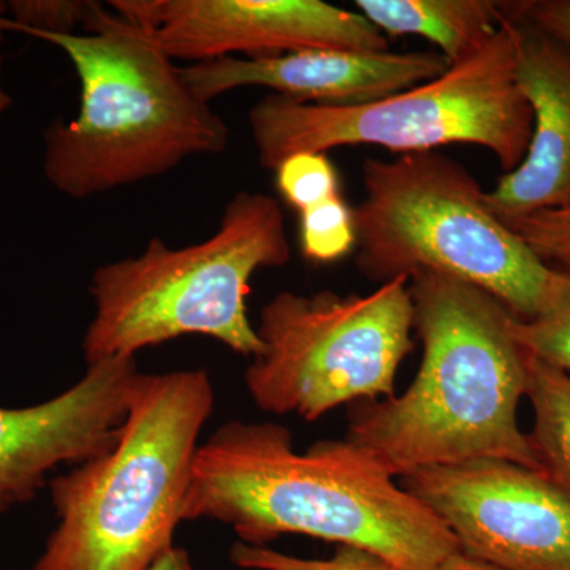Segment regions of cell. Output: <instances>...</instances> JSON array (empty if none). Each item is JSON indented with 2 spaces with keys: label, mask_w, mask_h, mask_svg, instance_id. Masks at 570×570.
<instances>
[{
  "label": "cell",
  "mask_w": 570,
  "mask_h": 570,
  "mask_svg": "<svg viewBox=\"0 0 570 570\" xmlns=\"http://www.w3.org/2000/svg\"><path fill=\"white\" fill-rule=\"evenodd\" d=\"M423 358L406 392L352 404L347 438L393 478L422 468L497 459L540 471L520 430L528 354L513 314L482 288L438 273L409 279Z\"/></svg>",
  "instance_id": "obj_2"
},
{
  "label": "cell",
  "mask_w": 570,
  "mask_h": 570,
  "mask_svg": "<svg viewBox=\"0 0 570 570\" xmlns=\"http://www.w3.org/2000/svg\"><path fill=\"white\" fill-rule=\"evenodd\" d=\"M355 10L385 36H417L436 45L450 66L485 47L502 18L493 0H355Z\"/></svg>",
  "instance_id": "obj_14"
},
{
  "label": "cell",
  "mask_w": 570,
  "mask_h": 570,
  "mask_svg": "<svg viewBox=\"0 0 570 570\" xmlns=\"http://www.w3.org/2000/svg\"><path fill=\"white\" fill-rule=\"evenodd\" d=\"M230 560L247 570H397L370 551L346 546H337L330 560H306L268 547L236 542L230 550Z\"/></svg>",
  "instance_id": "obj_19"
},
{
  "label": "cell",
  "mask_w": 570,
  "mask_h": 570,
  "mask_svg": "<svg viewBox=\"0 0 570 570\" xmlns=\"http://www.w3.org/2000/svg\"><path fill=\"white\" fill-rule=\"evenodd\" d=\"M515 22L504 13L494 36L466 61L384 99L314 105L268 94L249 111L258 160L275 171L296 153L379 146L414 154L461 142L489 149L510 174L527 156L532 134V111L515 81Z\"/></svg>",
  "instance_id": "obj_7"
},
{
  "label": "cell",
  "mask_w": 570,
  "mask_h": 570,
  "mask_svg": "<svg viewBox=\"0 0 570 570\" xmlns=\"http://www.w3.org/2000/svg\"><path fill=\"white\" fill-rule=\"evenodd\" d=\"M504 13L515 22V81L532 111L527 156L485 193L508 223L570 205V47Z\"/></svg>",
  "instance_id": "obj_13"
},
{
  "label": "cell",
  "mask_w": 570,
  "mask_h": 570,
  "mask_svg": "<svg viewBox=\"0 0 570 570\" xmlns=\"http://www.w3.org/2000/svg\"><path fill=\"white\" fill-rule=\"evenodd\" d=\"M108 6L148 29L175 61L390 51L389 36L358 11L322 0H112Z\"/></svg>",
  "instance_id": "obj_10"
},
{
  "label": "cell",
  "mask_w": 570,
  "mask_h": 570,
  "mask_svg": "<svg viewBox=\"0 0 570 570\" xmlns=\"http://www.w3.org/2000/svg\"><path fill=\"white\" fill-rule=\"evenodd\" d=\"M400 485L469 558L502 570H570V501L538 471L480 459L417 469Z\"/></svg>",
  "instance_id": "obj_9"
},
{
  "label": "cell",
  "mask_w": 570,
  "mask_h": 570,
  "mask_svg": "<svg viewBox=\"0 0 570 570\" xmlns=\"http://www.w3.org/2000/svg\"><path fill=\"white\" fill-rule=\"evenodd\" d=\"M291 257L279 202L262 193L235 194L219 228L204 242L171 247L156 236L140 255L92 273L94 316L81 344L86 363L135 356L189 335L254 358L262 341L247 314L250 279Z\"/></svg>",
  "instance_id": "obj_5"
},
{
  "label": "cell",
  "mask_w": 570,
  "mask_h": 570,
  "mask_svg": "<svg viewBox=\"0 0 570 570\" xmlns=\"http://www.w3.org/2000/svg\"><path fill=\"white\" fill-rule=\"evenodd\" d=\"M7 18V3L0 2V24Z\"/></svg>",
  "instance_id": "obj_26"
},
{
  "label": "cell",
  "mask_w": 570,
  "mask_h": 570,
  "mask_svg": "<svg viewBox=\"0 0 570 570\" xmlns=\"http://www.w3.org/2000/svg\"><path fill=\"white\" fill-rule=\"evenodd\" d=\"M149 570H195V568L189 551L175 546L160 554Z\"/></svg>",
  "instance_id": "obj_23"
},
{
  "label": "cell",
  "mask_w": 570,
  "mask_h": 570,
  "mask_svg": "<svg viewBox=\"0 0 570 570\" xmlns=\"http://www.w3.org/2000/svg\"><path fill=\"white\" fill-rule=\"evenodd\" d=\"M214 404L205 370L138 374L112 448L48 483L58 524L32 570H149L175 547Z\"/></svg>",
  "instance_id": "obj_4"
},
{
  "label": "cell",
  "mask_w": 570,
  "mask_h": 570,
  "mask_svg": "<svg viewBox=\"0 0 570 570\" xmlns=\"http://www.w3.org/2000/svg\"><path fill=\"white\" fill-rule=\"evenodd\" d=\"M553 266L557 279L542 313L530 321L513 316L510 332L528 355L570 373V265Z\"/></svg>",
  "instance_id": "obj_16"
},
{
  "label": "cell",
  "mask_w": 570,
  "mask_h": 570,
  "mask_svg": "<svg viewBox=\"0 0 570 570\" xmlns=\"http://www.w3.org/2000/svg\"><path fill=\"white\" fill-rule=\"evenodd\" d=\"M528 390L540 471L570 501V373L528 355Z\"/></svg>",
  "instance_id": "obj_15"
},
{
  "label": "cell",
  "mask_w": 570,
  "mask_h": 570,
  "mask_svg": "<svg viewBox=\"0 0 570 570\" xmlns=\"http://www.w3.org/2000/svg\"><path fill=\"white\" fill-rule=\"evenodd\" d=\"M138 374L135 356H116L88 365L77 384L51 400L0 406V515L32 501L55 469L112 448Z\"/></svg>",
  "instance_id": "obj_11"
},
{
  "label": "cell",
  "mask_w": 570,
  "mask_h": 570,
  "mask_svg": "<svg viewBox=\"0 0 570 570\" xmlns=\"http://www.w3.org/2000/svg\"><path fill=\"white\" fill-rule=\"evenodd\" d=\"M10 104L11 99L9 94H7L6 91H3L2 88H0V116H2L3 111L9 110Z\"/></svg>",
  "instance_id": "obj_25"
},
{
  "label": "cell",
  "mask_w": 570,
  "mask_h": 570,
  "mask_svg": "<svg viewBox=\"0 0 570 570\" xmlns=\"http://www.w3.org/2000/svg\"><path fill=\"white\" fill-rule=\"evenodd\" d=\"M275 174L281 197L298 214L341 195L340 176L326 153L292 154Z\"/></svg>",
  "instance_id": "obj_18"
},
{
  "label": "cell",
  "mask_w": 570,
  "mask_h": 570,
  "mask_svg": "<svg viewBox=\"0 0 570 570\" xmlns=\"http://www.w3.org/2000/svg\"><path fill=\"white\" fill-rule=\"evenodd\" d=\"M449 67L438 51L303 50L190 63L183 73L208 104L234 89L258 86L299 104L360 105L434 80Z\"/></svg>",
  "instance_id": "obj_12"
},
{
  "label": "cell",
  "mask_w": 570,
  "mask_h": 570,
  "mask_svg": "<svg viewBox=\"0 0 570 570\" xmlns=\"http://www.w3.org/2000/svg\"><path fill=\"white\" fill-rule=\"evenodd\" d=\"M228 524L239 542L284 534L370 551L397 570H439L459 542L366 450L324 439L305 452L275 422H228L202 442L183 521Z\"/></svg>",
  "instance_id": "obj_1"
},
{
  "label": "cell",
  "mask_w": 570,
  "mask_h": 570,
  "mask_svg": "<svg viewBox=\"0 0 570 570\" xmlns=\"http://www.w3.org/2000/svg\"><path fill=\"white\" fill-rule=\"evenodd\" d=\"M504 7L510 17L570 47V0H517L504 2Z\"/></svg>",
  "instance_id": "obj_22"
},
{
  "label": "cell",
  "mask_w": 570,
  "mask_h": 570,
  "mask_svg": "<svg viewBox=\"0 0 570 570\" xmlns=\"http://www.w3.org/2000/svg\"><path fill=\"white\" fill-rule=\"evenodd\" d=\"M439 570H502L494 568V566L487 564V562L474 560L466 554L456 553L442 564Z\"/></svg>",
  "instance_id": "obj_24"
},
{
  "label": "cell",
  "mask_w": 570,
  "mask_h": 570,
  "mask_svg": "<svg viewBox=\"0 0 570 570\" xmlns=\"http://www.w3.org/2000/svg\"><path fill=\"white\" fill-rule=\"evenodd\" d=\"M262 352L246 367L262 411L314 422L343 404L395 395L411 354L414 305L406 277L367 295L281 292L261 311Z\"/></svg>",
  "instance_id": "obj_8"
},
{
  "label": "cell",
  "mask_w": 570,
  "mask_h": 570,
  "mask_svg": "<svg viewBox=\"0 0 570 570\" xmlns=\"http://www.w3.org/2000/svg\"><path fill=\"white\" fill-rule=\"evenodd\" d=\"M66 52L80 78L78 115L45 132L43 171L59 193L89 198L227 149L230 130L154 39L92 2L82 32L31 33Z\"/></svg>",
  "instance_id": "obj_3"
},
{
  "label": "cell",
  "mask_w": 570,
  "mask_h": 570,
  "mask_svg": "<svg viewBox=\"0 0 570 570\" xmlns=\"http://www.w3.org/2000/svg\"><path fill=\"white\" fill-rule=\"evenodd\" d=\"M91 0H13L7 3L10 18L0 31L26 33H77L91 11Z\"/></svg>",
  "instance_id": "obj_20"
},
{
  "label": "cell",
  "mask_w": 570,
  "mask_h": 570,
  "mask_svg": "<svg viewBox=\"0 0 570 570\" xmlns=\"http://www.w3.org/2000/svg\"><path fill=\"white\" fill-rule=\"evenodd\" d=\"M0 71H2V55H0Z\"/></svg>",
  "instance_id": "obj_27"
},
{
  "label": "cell",
  "mask_w": 570,
  "mask_h": 570,
  "mask_svg": "<svg viewBox=\"0 0 570 570\" xmlns=\"http://www.w3.org/2000/svg\"><path fill=\"white\" fill-rule=\"evenodd\" d=\"M549 265H570V205L505 223Z\"/></svg>",
  "instance_id": "obj_21"
},
{
  "label": "cell",
  "mask_w": 570,
  "mask_h": 570,
  "mask_svg": "<svg viewBox=\"0 0 570 570\" xmlns=\"http://www.w3.org/2000/svg\"><path fill=\"white\" fill-rule=\"evenodd\" d=\"M354 224L356 268L374 283L423 272L455 277L521 321L539 316L553 291L557 268L491 212L478 179L444 154L367 159Z\"/></svg>",
  "instance_id": "obj_6"
},
{
  "label": "cell",
  "mask_w": 570,
  "mask_h": 570,
  "mask_svg": "<svg viewBox=\"0 0 570 570\" xmlns=\"http://www.w3.org/2000/svg\"><path fill=\"white\" fill-rule=\"evenodd\" d=\"M299 246L306 261L333 264L355 249L354 208L343 194L299 213Z\"/></svg>",
  "instance_id": "obj_17"
}]
</instances>
